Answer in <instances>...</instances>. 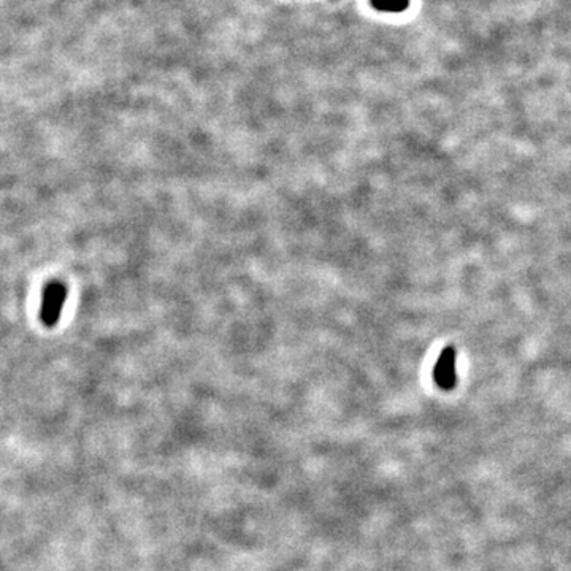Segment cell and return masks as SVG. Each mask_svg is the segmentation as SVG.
Instances as JSON below:
<instances>
[{
    "mask_svg": "<svg viewBox=\"0 0 571 571\" xmlns=\"http://www.w3.org/2000/svg\"><path fill=\"white\" fill-rule=\"evenodd\" d=\"M435 381L441 389H452L457 382V373H456V352L452 347H446L441 352L440 359H438L435 365Z\"/></svg>",
    "mask_w": 571,
    "mask_h": 571,
    "instance_id": "6da1fadb",
    "label": "cell"
},
{
    "mask_svg": "<svg viewBox=\"0 0 571 571\" xmlns=\"http://www.w3.org/2000/svg\"><path fill=\"white\" fill-rule=\"evenodd\" d=\"M373 4L384 11H402L408 6V0H373Z\"/></svg>",
    "mask_w": 571,
    "mask_h": 571,
    "instance_id": "7a4b0ae2",
    "label": "cell"
}]
</instances>
